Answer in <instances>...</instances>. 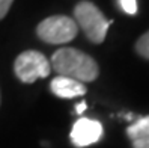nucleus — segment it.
<instances>
[{"mask_svg":"<svg viewBox=\"0 0 149 148\" xmlns=\"http://www.w3.org/2000/svg\"><path fill=\"white\" fill-rule=\"evenodd\" d=\"M50 65L56 73H59V76L69 77L81 83L93 82L100 74L98 64L89 55L71 47L59 48L51 56Z\"/></svg>","mask_w":149,"mask_h":148,"instance_id":"nucleus-1","label":"nucleus"},{"mask_svg":"<svg viewBox=\"0 0 149 148\" xmlns=\"http://www.w3.org/2000/svg\"><path fill=\"white\" fill-rule=\"evenodd\" d=\"M74 21L93 44H101L106 39L111 21L92 2H80L74 8Z\"/></svg>","mask_w":149,"mask_h":148,"instance_id":"nucleus-2","label":"nucleus"},{"mask_svg":"<svg viewBox=\"0 0 149 148\" xmlns=\"http://www.w3.org/2000/svg\"><path fill=\"white\" fill-rule=\"evenodd\" d=\"M36 33L48 44H66L77 36L78 26L66 15H53L39 23Z\"/></svg>","mask_w":149,"mask_h":148,"instance_id":"nucleus-3","label":"nucleus"},{"mask_svg":"<svg viewBox=\"0 0 149 148\" xmlns=\"http://www.w3.org/2000/svg\"><path fill=\"white\" fill-rule=\"evenodd\" d=\"M15 76L23 83H33L38 79L47 77L51 71L50 60L36 50H27L15 59Z\"/></svg>","mask_w":149,"mask_h":148,"instance_id":"nucleus-4","label":"nucleus"},{"mask_svg":"<svg viewBox=\"0 0 149 148\" xmlns=\"http://www.w3.org/2000/svg\"><path fill=\"white\" fill-rule=\"evenodd\" d=\"M102 137V126L91 118H78L71 130V141L75 147L83 148L98 142Z\"/></svg>","mask_w":149,"mask_h":148,"instance_id":"nucleus-5","label":"nucleus"},{"mask_svg":"<svg viewBox=\"0 0 149 148\" xmlns=\"http://www.w3.org/2000/svg\"><path fill=\"white\" fill-rule=\"evenodd\" d=\"M50 89L56 97L60 98H74L86 94V86L81 82H77L69 77L57 76L50 83Z\"/></svg>","mask_w":149,"mask_h":148,"instance_id":"nucleus-6","label":"nucleus"},{"mask_svg":"<svg viewBox=\"0 0 149 148\" xmlns=\"http://www.w3.org/2000/svg\"><path fill=\"white\" fill-rule=\"evenodd\" d=\"M133 148H149V115L136 119L127 128Z\"/></svg>","mask_w":149,"mask_h":148,"instance_id":"nucleus-7","label":"nucleus"},{"mask_svg":"<svg viewBox=\"0 0 149 148\" xmlns=\"http://www.w3.org/2000/svg\"><path fill=\"white\" fill-rule=\"evenodd\" d=\"M136 51L145 59H149V30L143 33L136 42Z\"/></svg>","mask_w":149,"mask_h":148,"instance_id":"nucleus-8","label":"nucleus"},{"mask_svg":"<svg viewBox=\"0 0 149 148\" xmlns=\"http://www.w3.org/2000/svg\"><path fill=\"white\" fill-rule=\"evenodd\" d=\"M120 11H124L128 15L137 14V0H116Z\"/></svg>","mask_w":149,"mask_h":148,"instance_id":"nucleus-9","label":"nucleus"},{"mask_svg":"<svg viewBox=\"0 0 149 148\" xmlns=\"http://www.w3.org/2000/svg\"><path fill=\"white\" fill-rule=\"evenodd\" d=\"M14 0H0V20L8 14V11L11 9V5H12Z\"/></svg>","mask_w":149,"mask_h":148,"instance_id":"nucleus-10","label":"nucleus"},{"mask_svg":"<svg viewBox=\"0 0 149 148\" xmlns=\"http://www.w3.org/2000/svg\"><path fill=\"white\" fill-rule=\"evenodd\" d=\"M86 107H87V104H86L84 101H81V103H78V104H77V107H75V112H77L78 115H81L83 112L86 110Z\"/></svg>","mask_w":149,"mask_h":148,"instance_id":"nucleus-11","label":"nucleus"}]
</instances>
